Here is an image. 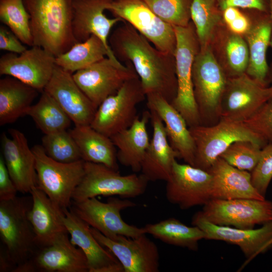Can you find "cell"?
Listing matches in <instances>:
<instances>
[{
	"label": "cell",
	"mask_w": 272,
	"mask_h": 272,
	"mask_svg": "<svg viewBox=\"0 0 272 272\" xmlns=\"http://www.w3.org/2000/svg\"><path fill=\"white\" fill-rule=\"evenodd\" d=\"M108 42L120 62L132 65L146 95L158 94L172 103L177 90L174 55L157 49L125 21L113 31Z\"/></svg>",
	"instance_id": "obj_1"
},
{
	"label": "cell",
	"mask_w": 272,
	"mask_h": 272,
	"mask_svg": "<svg viewBox=\"0 0 272 272\" xmlns=\"http://www.w3.org/2000/svg\"><path fill=\"white\" fill-rule=\"evenodd\" d=\"M31 195L0 200V271H12L38 248L29 213Z\"/></svg>",
	"instance_id": "obj_2"
},
{
	"label": "cell",
	"mask_w": 272,
	"mask_h": 272,
	"mask_svg": "<svg viewBox=\"0 0 272 272\" xmlns=\"http://www.w3.org/2000/svg\"><path fill=\"white\" fill-rule=\"evenodd\" d=\"M74 0H24L30 17L33 46L55 57L77 41L73 32Z\"/></svg>",
	"instance_id": "obj_3"
},
{
	"label": "cell",
	"mask_w": 272,
	"mask_h": 272,
	"mask_svg": "<svg viewBox=\"0 0 272 272\" xmlns=\"http://www.w3.org/2000/svg\"><path fill=\"white\" fill-rule=\"evenodd\" d=\"M195 102L200 125L211 126L221 119V105L227 76L211 45L199 50L192 69Z\"/></svg>",
	"instance_id": "obj_4"
},
{
	"label": "cell",
	"mask_w": 272,
	"mask_h": 272,
	"mask_svg": "<svg viewBox=\"0 0 272 272\" xmlns=\"http://www.w3.org/2000/svg\"><path fill=\"white\" fill-rule=\"evenodd\" d=\"M189 129L195 145L193 166L206 171L235 142L248 141L261 148L267 144L241 121L221 118L213 125H198Z\"/></svg>",
	"instance_id": "obj_5"
},
{
	"label": "cell",
	"mask_w": 272,
	"mask_h": 272,
	"mask_svg": "<svg viewBox=\"0 0 272 272\" xmlns=\"http://www.w3.org/2000/svg\"><path fill=\"white\" fill-rule=\"evenodd\" d=\"M32 150L35 158L37 186L59 212L69 209L73 193L84 175L85 162H57L45 154L41 145H35Z\"/></svg>",
	"instance_id": "obj_6"
},
{
	"label": "cell",
	"mask_w": 272,
	"mask_h": 272,
	"mask_svg": "<svg viewBox=\"0 0 272 272\" xmlns=\"http://www.w3.org/2000/svg\"><path fill=\"white\" fill-rule=\"evenodd\" d=\"M173 27L176 39L174 58L177 90L171 104L183 117L189 127L200 125L192 78V65L199 44L192 22L185 27Z\"/></svg>",
	"instance_id": "obj_7"
},
{
	"label": "cell",
	"mask_w": 272,
	"mask_h": 272,
	"mask_svg": "<svg viewBox=\"0 0 272 272\" xmlns=\"http://www.w3.org/2000/svg\"><path fill=\"white\" fill-rule=\"evenodd\" d=\"M149 182L142 173L121 175L118 171L103 164L85 162V174L73 193L72 201L99 195L135 198L145 193Z\"/></svg>",
	"instance_id": "obj_8"
},
{
	"label": "cell",
	"mask_w": 272,
	"mask_h": 272,
	"mask_svg": "<svg viewBox=\"0 0 272 272\" xmlns=\"http://www.w3.org/2000/svg\"><path fill=\"white\" fill-rule=\"evenodd\" d=\"M146 98L139 76L133 77L101 103L90 126L110 138L132 125L138 116L137 105Z\"/></svg>",
	"instance_id": "obj_9"
},
{
	"label": "cell",
	"mask_w": 272,
	"mask_h": 272,
	"mask_svg": "<svg viewBox=\"0 0 272 272\" xmlns=\"http://www.w3.org/2000/svg\"><path fill=\"white\" fill-rule=\"evenodd\" d=\"M136 204L127 198L111 197L102 202L94 197L73 201L70 210L77 217L105 236L114 239L118 236L134 238L146 234L143 228L129 225L123 220L121 212Z\"/></svg>",
	"instance_id": "obj_10"
},
{
	"label": "cell",
	"mask_w": 272,
	"mask_h": 272,
	"mask_svg": "<svg viewBox=\"0 0 272 272\" xmlns=\"http://www.w3.org/2000/svg\"><path fill=\"white\" fill-rule=\"evenodd\" d=\"M106 10L130 24L157 49L174 55L173 26L156 15L143 0H110Z\"/></svg>",
	"instance_id": "obj_11"
},
{
	"label": "cell",
	"mask_w": 272,
	"mask_h": 272,
	"mask_svg": "<svg viewBox=\"0 0 272 272\" xmlns=\"http://www.w3.org/2000/svg\"><path fill=\"white\" fill-rule=\"evenodd\" d=\"M201 212L209 222L220 226L252 229L272 221V201L252 198H211Z\"/></svg>",
	"instance_id": "obj_12"
},
{
	"label": "cell",
	"mask_w": 272,
	"mask_h": 272,
	"mask_svg": "<svg viewBox=\"0 0 272 272\" xmlns=\"http://www.w3.org/2000/svg\"><path fill=\"white\" fill-rule=\"evenodd\" d=\"M137 76L129 62L120 65L108 57L73 74L77 84L97 109L127 80Z\"/></svg>",
	"instance_id": "obj_13"
},
{
	"label": "cell",
	"mask_w": 272,
	"mask_h": 272,
	"mask_svg": "<svg viewBox=\"0 0 272 272\" xmlns=\"http://www.w3.org/2000/svg\"><path fill=\"white\" fill-rule=\"evenodd\" d=\"M212 180L208 171L176 160L166 181V199L182 210L203 206L211 199Z\"/></svg>",
	"instance_id": "obj_14"
},
{
	"label": "cell",
	"mask_w": 272,
	"mask_h": 272,
	"mask_svg": "<svg viewBox=\"0 0 272 272\" xmlns=\"http://www.w3.org/2000/svg\"><path fill=\"white\" fill-rule=\"evenodd\" d=\"M95 238L109 250L122 265L124 272H158L160 254L157 245L146 234L131 238L118 236L110 239L91 227Z\"/></svg>",
	"instance_id": "obj_15"
},
{
	"label": "cell",
	"mask_w": 272,
	"mask_h": 272,
	"mask_svg": "<svg viewBox=\"0 0 272 272\" xmlns=\"http://www.w3.org/2000/svg\"><path fill=\"white\" fill-rule=\"evenodd\" d=\"M56 66L55 56L34 45L20 54L10 52L0 58V74L15 78L42 92Z\"/></svg>",
	"instance_id": "obj_16"
},
{
	"label": "cell",
	"mask_w": 272,
	"mask_h": 272,
	"mask_svg": "<svg viewBox=\"0 0 272 272\" xmlns=\"http://www.w3.org/2000/svg\"><path fill=\"white\" fill-rule=\"evenodd\" d=\"M269 87L246 73L228 78L221 105V119L243 122L270 98Z\"/></svg>",
	"instance_id": "obj_17"
},
{
	"label": "cell",
	"mask_w": 272,
	"mask_h": 272,
	"mask_svg": "<svg viewBox=\"0 0 272 272\" xmlns=\"http://www.w3.org/2000/svg\"><path fill=\"white\" fill-rule=\"evenodd\" d=\"M68 234H62L51 244L38 248L13 272H89L86 256L71 242Z\"/></svg>",
	"instance_id": "obj_18"
},
{
	"label": "cell",
	"mask_w": 272,
	"mask_h": 272,
	"mask_svg": "<svg viewBox=\"0 0 272 272\" xmlns=\"http://www.w3.org/2000/svg\"><path fill=\"white\" fill-rule=\"evenodd\" d=\"M191 224L204 232L205 239L223 241L238 246L246 258L244 265L272 246V221L255 229H239L214 224L199 211L193 216Z\"/></svg>",
	"instance_id": "obj_19"
},
{
	"label": "cell",
	"mask_w": 272,
	"mask_h": 272,
	"mask_svg": "<svg viewBox=\"0 0 272 272\" xmlns=\"http://www.w3.org/2000/svg\"><path fill=\"white\" fill-rule=\"evenodd\" d=\"M110 0H74L73 32L77 42L84 41L93 35L98 37L106 47L110 59L123 65L114 56L109 45V37L113 27L120 18H109L104 14Z\"/></svg>",
	"instance_id": "obj_20"
},
{
	"label": "cell",
	"mask_w": 272,
	"mask_h": 272,
	"mask_svg": "<svg viewBox=\"0 0 272 272\" xmlns=\"http://www.w3.org/2000/svg\"><path fill=\"white\" fill-rule=\"evenodd\" d=\"M75 125H90L97 108L77 84L73 74L57 66L44 90Z\"/></svg>",
	"instance_id": "obj_21"
},
{
	"label": "cell",
	"mask_w": 272,
	"mask_h": 272,
	"mask_svg": "<svg viewBox=\"0 0 272 272\" xmlns=\"http://www.w3.org/2000/svg\"><path fill=\"white\" fill-rule=\"evenodd\" d=\"M61 220L71 235V241L86 257L89 272H124L116 257L103 246L91 232V227L70 209L61 213Z\"/></svg>",
	"instance_id": "obj_22"
},
{
	"label": "cell",
	"mask_w": 272,
	"mask_h": 272,
	"mask_svg": "<svg viewBox=\"0 0 272 272\" xmlns=\"http://www.w3.org/2000/svg\"><path fill=\"white\" fill-rule=\"evenodd\" d=\"M11 138L4 132L1 135L3 156L10 177L18 191L30 193L37 186L35 158L24 134L20 130L9 129Z\"/></svg>",
	"instance_id": "obj_23"
},
{
	"label": "cell",
	"mask_w": 272,
	"mask_h": 272,
	"mask_svg": "<svg viewBox=\"0 0 272 272\" xmlns=\"http://www.w3.org/2000/svg\"><path fill=\"white\" fill-rule=\"evenodd\" d=\"M149 111L153 136L145 153L141 172L149 181H167L170 177L173 163L179 156L168 141L162 120L154 110Z\"/></svg>",
	"instance_id": "obj_24"
},
{
	"label": "cell",
	"mask_w": 272,
	"mask_h": 272,
	"mask_svg": "<svg viewBox=\"0 0 272 272\" xmlns=\"http://www.w3.org/2000/svg\"><path fill=\"white\" fill-rule=\"evenodd\" d=\"M149 109L154 110L162 120L169 142L179 158L194 166L195 145L187 123L181 114L158 94L146 95Z\"/></svg>",
	"instance_id": "obj_25"
},
{
	"label": "cell",
	"mask_w": 272,
	"mask_h": 272,
	"mask_svg": "<svg viewBox=\"0 0 272 272\" xmlns=\"http://www.w3.org/2000/svg\"><path fill=\"white\" fill-rule=\"evenodd\" d=\"M207 171L212 177L211 198L265 199L253 186L250 172L239 169L221 157Z\"/></svg>",
	"instance_id": "obj_26"
},
{
	"label": "cell",
	"mask_w": 272,
	"mask_h": 272,
	"mask_svg": "<svg viewBox=\"0 0 272 272\" xmlns=\"http://www.w3.org/2000/svg\"><path fill=\"white\" fill-rule=\"evenodd\" d=\"M252 27L244 36L249 51V62L246 73L267 86L270 68L266 58L270 46L272 22L269 13L253 10Z\"/></svg>",
	"instance_id": "obj_27"
},
{
	"label": "cell",
	"mask_w": 272,
	"mask_h": 272,
	"mask_svg": "<svg viewBox=\"0 0 272 272\" xmlns=\"http://www.w3.org/2000/svg\"><path fill=\"white\" fill-rule=\"evenodd\" d=\"M150 120V111L138 116L132 125L110 137L117 151V158L122 165L134 173L141 171L142 164L150 144L147 125Z\"/></svg>",
	"instance_id": "obj_28"
},
{
	"label": "cell",
	"mask_w": 272,
	"mask_h": 272,
	"mask_svg": "<svg viewBox=\"0 0 272 272\" xmlns=\"http://www.w3.org/2000/svg\"><path fill=\"white\" fill-rule=\"evenodd\" d=\"M30 193L32 205L29 219L38 248H40L51 244L60 235L68 232L61 220V212L54 207L46 194L37 186L33 187Z\"/></svg>",
	"instance_id": "obj_29"
},
{
	"label": "cell",
	"mask_w": 272,
	"mask_h": 272,
	"mask_svg": "<svg viewBox=\"0 0 272 272\" xmlns=\"http://www.w3.org/2000/svg\"><path fill=\"white\" fill-rule=\"evenodd\" d=\"M211 45L228 78L246 73L249 62L247 42L242 36L229 31L222 22L217 29Z\"/></svg>",
	"instance_id": "obj_30"
},
{
	"label": "cell",
	"mask_w": 272,
	"mask_h": 272,
	"mask_svg": "<svg viewBox=\"0 0 272 272\" xmlns=\"http://www.w3.org/2000/svg\"><path fill=\"white\" fill-rule=\"evenodd\" d=\"M70 132L85 162L101 164L118 171L117 150L110 138L90 125H75Z\"/></svg>",
	"instance_id": "obj_31"
},
{
	"label": "cell",
	"mask_w": 272,
	"mask_h": 272,
	"mask_svg": "<svg viewBox=\"0 0 272 272\" xmlns=\"http://www.w3.org/2000/svg\"><path fill=\"white\" fill-rule=\"evenodd\" d=\"M39 91L11 76L0 80V125L26 115Z\"/></svg>",
	"instance_id": "obj_32"
},
{
	"label": "cell",
	"mask_w": 272,
	"mask_h": 272,
	"mask_svg": "<svg viewBox=\"0 0 272 272\" xmlns=\"http://www.w3.org/2000/svg\"><path fill=\"white\" fill-rule=\"evenodd\" d=\"M149 234L164 243L189 250H198V241L205 239V233L199 227L187 226L179 220L170 218L143 227Z\"/></svg>",
	"instance_id": "obj_33"
},
{
	"label": "cell",
	"mask_w": 272,
	"mask_h": 272,
	"mask_svg": "<svg viewBox=\"0 0 272 272\" xmlns=\"http://www.w3.org/2000/svg\"><path fill=\"white\" fill-rule=\"evenodd\" d=\"M109 57V52L103 42L91 35L87 40L76 42L70 49L55 57V64L72 74L85 69Z\"/></svg>",
	"instance_id": "obj_34"
},
{
	"label": "cell",
	"mask_w": 272,
	"mask_h": 272,
	"mask_svg": "<svg viewBox=\"0 0 272 272\" xmlns=\"http://www.w3.org/2000/svg\"><path fill=\"white\" fill-rule=\"evenodd\" d=\"M30 116L44 134L66 130L71 119L55 100L43 90L39 101L28 109Z\"/></svg>",
	"instance_id": "obj_35"
},
{
	"label": "cell",
	"mask_w": 272,
	"mask_h": 272,
	"mask_svg": "<svg viewBox=\"0 0 272 272\" xmlns=\"http://www.w3.org/2000/svg\"><path fill=\"white\" fill-rule=\"evenodd\" d=\"M222 12L218 0H192L190 18L199 48L211 45L217 29L223 22Z\"/></svg>",
	"instance_id": "obj_36"
},
{
	"label": "cell",
	"mask_w": 272,
	"mask_h": 272,
	"mask_svg": "<svg viewBox=\"0 0 272 272\" xmlns=\"http://www.w3.org/2000/svg\"><path fill=\"white\" fill-rule=\"evenodd\" d=\"M0 20L24 44L33 46L30 17L24 0H0Z\"/></svg>",
	"instance_id": "obj_37"
},
{
	"label": "cell",
	"mask_w": 272,
	"mask_h": 272,
	"mask_svg": "<svg viewBox=\"0 0 272 272\" xmlns=\"http://www.w3.org/2000/svg\"><path fill=\"white\" fill-rule=\"evenodd\" d=\"M41 146L45 154L57 162L70 163L82 160L76 142L66 130L44 134Z\"/></svg>",
	"instance_id": "obj_38"
},
{
	"label": "cell",
	"mask_w": 272,
	"mask_h": 272,
	"mask_svg": "<svg viewBox=\"0 0 272 272\" xmlns=\"http://www.w3.org/2000/svg\"><path fill=\"white\" fill-rule=\"evenodd\" d=\"M165 22L174 26L185 27L190 21L192 0H143Z\"/></svg>",
	"instance_id": "obj_39"
},
{
	"label": "cell",
	"mask_w": 272,
	"mask_h": 272,
	"mask_svg": "<svg viewBox=\"0 0 272 272\" xmlns=\"http://www.w3.org/2000/svg\"><path fill=\"white\" fill-rule=\"evenodd\" d=\"M261 149L250 141H238L230 145L220 157L239 169L251 172L260 158Z\"/></svg>",
	"instance_id": "obj_40"
},
{
	"label": "cell",
	"mask_w": 272,
	"mask_h": 272,
	"mask_svg": "<svg viewBox=\"0 0 272 272\" xmlns=\"http://www.w3.org/2000/svg\"><path fill=\"white\" fill-rule=\"evenodd\" d=\"M252 183L256 190L263 197L272 179V143L261 149L260 158L250 172Z\"/></svg>",
	"instance_id": "obj_41"
},
{
	"label": "cell",
	"mask_w": 272,
	"mask_h": 272,
	"mask_svg": "<svg viewBox=\"0 0 272 272\" xmlns=\"http://www.w3.org/2000/svg\"><path fill=\"white\" fill-rule=\"evenodd\" d=\"M243 122L267 144L272 143V97Z\"/></svg>",
	"instance_id": "obj_42"
},
{
	"label": "cell",
	"mask_w": 272,
	"mask_h": 272,
	"mask_svg": "<svg viewBox=\"0 0 272 272\" xmlns=\"http://www.w3.org/2000/svg\"><path fill=\"white\" fill-rule=\"evenodd\" d=\"M240 9L233 7L225 9L222 12V21L229 31L244 37L251 29L253 20Z\"/></svg>",
	"instance_id": "obj_43"
},
{
	"label": "cell",
	"mask_w": 272,
	"mask_h": 272,
	"mask_svg": "<svg viewBox=\"0 0 272 272\" xmlns=\"http://www.w3.org/2000/svg\"><path fill=\"white\" fill-rule=\"evenodd\" d=\"M18 189L12 180L6 165L3 155L0 156V200L13 199Z\"/></svg>",
	"instance_id": "obj_44"
},
{
	"label": "cell",
	"mask_w": 272,
	"mask_h": 272,
	"mask_svg": "<svg viewBox=\"0 0 272 272\" xmlns=\"http://www.w3.org/2000/svg\"><path fill=\"white\" fill-rule=\"evenodd\" d=\"M17 36L6 26H0V49L20 54L27 48Z\"/></svg>",
	"instance_id": "obj_45"
},
{
	"label": "cell",
	"mask_w": 272,
	"mask_h": 272,
	"mask_svg": "<svg viewBox=\"0 0 272 272\" xmlns=\"http://www.w3.org/2000/svg\"><path fill=\"white\" fill-rule=\"evenodd\" d=\"M218 2L222 11L228 7H233L269 14V0H218Z\"/></svg>",
	"instance_id": "obj_46"
},
{
	"label": "cell",
	"mask_w": 272,
	"mask_h": 272,
	"mask_svg": "<svg viewBox=\"0 0 272 272\" xmlns=\"http://www.w3.org/2000/svg\"><path fill=\"white\" fill-rule=\"evenodd\" d=\"M269 15L272 22V0H269ZM270 46L272 48V30L270 42Z\"/></svg>",
	"instance_id": "obj_47"
},
{
	"label": "cell",
	"mask_w": 272,
	"mask_h": 272,
	"mask_svg": "<svg viewBox=\"0 0 272 272\" xmlns=\"http://www.w3.org/2000/svg\"><path fill=\"white\" fill-rule=\"evenodd\" d=\"M269 74H270V79H271V83L270 86L269 87V90H270V97H272V66H271V69H270Z\"/></svg>",
	"instance_id": "obj_48"
},
{
	"label": "cell",
	"mask_w": 272,
	"mask_h": 272,
	"mask_svg": "<svg viewBox=\"0 0 272 272\" xmlns=\"http://www.w3.org/2000/svg\"><path fill=\"white\" fill-rule=\"evenodd\" d=\"M270 244L272 245V239H271V240L270 241Z\"/></svg>",
	"instance_id": "obj_49"
}]
</instances>
